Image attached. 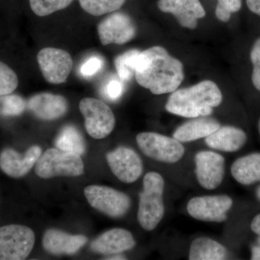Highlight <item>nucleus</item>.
Returning a JSON list of instances; mask_svg holds the SVG:
<instances>
[{
  "instance_id": "f257e3e1",
  "label": "nucleus",
  "mask_w": 260,
  "mask_h": 260,
  "mask_svg": "<svg viewBox=\"0 0 260 260\" xmlns=\"http://www.w3.org/2000/svg\"><path fill=\"white\" fill-rule=\"evenodd\" d=\"M140 86L154 95L172 93L184 79V64L162 47L140 51L135 72Z\"/></svg>"
},
{
  "instance_id": "f03ea898",
  "label": "nucleus",
  "mask_w": 260,
  "mask_h": 260,
  "mask_svg": "<svg viewBox=\"0 0 260 260\" xmlns=\"http://www.w3.org/2000/svg\"><path fill=\"white\" fill-rule=\"evenodd\" d=\"M222 102L223 94L218 85L207 80L173 92L165 108L170 114L194 119L211 115L214 108L218 107Z\"/></svg>"
},
{
  "instance_id": "7ed1b4c3",
  "label": "nucleus",
  "mask_w": 260,
  "mask_h": 260,
  "mask_svg": "<svg viewBox=\"0 0 260 260\" xmlns=\"http://www.w3.org/2000/svg\"><path fill=\"white\" fill-rule=\"evenodd\" d=\"M165 181L158 172L145 174L143 190L140 193L138 220L140 226L147 232L156 229L165 213L164 192Z\"/></svg>"
},
{
  "instance_id": "20e7f679",
  "label": "nucleus",
  "mask_w": 260,
  "mask_h": 260,
  "mask_svg": "<svg viewBox=\"0 0 260 260\" xmlns=\"http://www.w3.org/2000/svg\"><path fill=\"white\" fill-rule=\"evenodd\" d=\"M35 172L42 179L78 177L84 174V164L78 154L50 148L42 154L35 165Z\"/></svg>"
},
{
  "instance_id": "39448f33",
  "label": "nucleus",
  "mask_w": 260,
  "mask_h": 260,
  "mask_svg": "<svg viewBox=\"0 0 260 260\" xmlns=\"http://www.w3.org/2000/svg\"><path fill=\"white\" fill-rule=\"evenodd\" d=\"M35 244V234L21 224L11 223L0 227V260L26 259Z\"/></svg>"
},
{
  "instance_id": "423d86ee",
  "label": "nucleus",
  "mask_w": 260,
  "mask_h": 260,
  "mask_svg": "<svg viewBox=\"0 0 260 260\" xmlns=\"http://www.w3.org/2000/svg\"><path fill=\"white\" fill-rule=\"evenodd\" d=\"M137 143L140 150L148 158L166 164H175L185 154L182 143L174 138L151 132L137 135Z\"/></svg>"
},
{
  "instance_id": "0eeeda50",
  "label": "nucleus",
  "mask_w": 260,
  "mask_h": 260,
  "mask_svg": "<svg viewBox=\"0 0 260 260\" xmlns=\"http://www.w3.org/2000/svg\"><path fill=\"white\" fill-rule=\"evenodd\" d=\"M79 108L90 136L94 139H104L112 133L115 116L106 103L93 98H85L80 101Z\"/></svg>"
},
{
  "instance_id": "6e6552de",
  "label": "nucleus",
  "mask_w": 260,
  "mask_h": 260,
  "mask_svg": "<svg viewBox=\"0 0 260 260\" xmlns=\"http://www.w3.org/2000/svg\"><path fill=\"white\" fill-rule=\"evenodd\" d=\"M84 194L94 209L111 218L124 216L131 207V200L125 193L106 186H88Z\"/></svg>"
},
{
  "instance_id": "1a4fd4ad",
  "label": "nucleus",
  "mask_w": 260,
  "mask_h": 260,
  "mask_svg": "<svg viewBox=\"0 0 260 260\" xmlns=\"http://www.w3.org/2000/svg\"><path fill=\"white\" fill-rule=\"evenodd\" d=\"M234 200L226 194L195 197L188 202L186 210L191 218L200 221L222 223L228 219Z\"/></svg>"
},
{
  "instance_id": "9d476101",
  "label": "nucleus",
  "mask_w": 260,
  "mask_h": 260,
  "mask_svg": "<svg viewBox=\"0 0 260 260\" xmlns=\"http://www.w3.org/2000/svg\"><path fill=\"white\" fill-rule=\"evenodd\" d=\"M37 61L44 79L55 85L65 83L73 68L71 55L57 48L42 49L38 54Z\"/></svg>"
},
{
  "instance_id": "9b49d317",
  "label": "nucleus",
  "mask_w": 260,
  "mask_h": 260,
  "mask_svg": "<svg viewBox=\"0 0 260 260\" xmlns=\"http://www.w3.org/2000/svg\"><path fill=\"white\" fill-rule=\"evenodd\" d=\"M194 162L195 174L202 187L213 190L222 184L225 173V160L223 155L203 150L195 155Z\"/></svg>"
},
{
  "instance_id": "f8f14e48",
  "label": "nucleus",
  "mask_w": 260,
  "mask_h": 260,
  "mask_svg": "<svg viewBox=\"0 0 260 260\" xmlns=\"http://www.w3.org/2000/svg\"><path fill=\"white\" fill-rule=\"evenodd\" d=\"M107 160L115 177L126 184L135 182L143 174L142 159L133 149L119 147L107 153Z\"/></svg>"
},
{
  "instance_id": "ddd939ff",
  "label": "nucleus",
  "mask_w": 260,
  "mask_h": 260,
  "mask_svg": "<svg viewBox=\"0 0 260 260\" xmlns=\"http://www.w3.org/2000/svg\"><path fill=\"white\" fill-rule=\"evenodd\" d=\"M98 34L102 45H121L134 39L136 27L129 15L124 13H114L99 24Z\"/></svg>"
},
{
  "instance_id": "4468645a",
  "label": "nucleus",
  "mask_w": 260,
  "mask_h": 260,
  "mask_svg": "<svg viewBox=\"0 0 260 260\" xmlns=\"http://www.w3.org/2000/svg\"><path fill=\"white\" fill-rule=\"evenodd\" d=\"M42 154V148L38 145H32L24 153L10 147L5 148L0 152V169L10 178H23L30 172Z\"/></svg>"
},
{
  "instance_id": "2eb2a0df",
  "label": "nucleus",
  "mask_w": 260,
  "mask_h": 260,
  "mask_svg": "<svg viewBox=\"0 0 260 260\" xmlns=\"http://www.w3.org/2000/svg\"><path fill=\"white\" fill-rule=\"evenodd\" d=\"M158 7L162 13L175 17L183 28L194 30L198 20L206 15L200 0H158Z\"/></svg>"
},
{
  "instance_id": "dca6fc26",
  "label": "nucleus",
  "mask_w": 260,
  "mask_h": 260,
  "mask_svg": "<svg viewBox=\"0 0 260 260\" xmlns=\"http://www.w3.org/2000/svg\"><path fill=\"white\" fill-rule=\"evenodd\" d=\"M27 108L39 119L55 120L68 112V102L61 95L42 93L30 97L27 102Z\"/></svg>"
},
{
  "instance_id": "f3484780",
  "label": "nucleus",
  "mask_w": 260,
  "mask_h": 260,
  "mask_svg": "<svg viewBox=\"0 0 260 260\" xmlns=\"http://www.w3.org/2000/svg\"><path fill=\"white\" fill-rule=\"evenodd\" d=\"M249 136L246 130L234 125L220 126L209 136L205 143L210 148L225 153H236L246 146Z\"/></svg>"
},
{
  "instance_id": "a211bd4d",
  "label": "nucleus",
  "mask_w": 260,
  "mask_h": 260,
  "mask_svg": "<svg viewBox=\"0 0 260 260\" xmlns=\"http://www.w3.org/2000/svg\"><path fill=\"white\" fill-rule=\"evenodd\" d=\"M136 242L132 233L124 229H113L102 234L91 243L95 252L105 255L121 254L135 247Z\"/></svg>"
},
{
  "instance_id": "6ab92c4d",
  "label": "nucleus",
  "mask_w": 260,
  "mask_h": 260,
  "mask_svg": "<svg viewBox=\"0 0 260 260\" xmlns=\"http://www.w3.org/2000/svg\"><path fill=\"white\" fill-rule=\"evenodd\" d=\"M88 242L83 235H70L62 231L49 229L43 238V246L54 255H71L78 252Z\"/></svg>"
},
{
  "instance_id": "aec40b11",
  "label": "nucleus",
  "mask_w": 260,
  "mask_h": 260,
  "mask_svg": "<svg viewBox=\"0 0 260 260\" xmlns=\"http://www.w3.org/2000/svg\"><path fill=\"white\" fill-rule=\"evenodd\" d=\"M234 180L241 185L260 184V152H252L236 159L231 167Z\"/></svg>"
},
{
  "instance_id": "412c9836",
  "label": "nucleus",
  "mask_w": 260,
  "mask_h": 260,
  "mask_svg": "<svg viewBox=\"0 0 260 260\" xmlns=\"http://www.w3.org/2000/svg\"><path fill=\"white\" fill-rule=\"evenodd\" d=\"M220 126V122L213 118L201 116L181 124L173 134V138L181 143H189L205 138Z\"/></svg>"
},
{
  "instance_id": "4be33fe9",
  "label": "nucleus",
  "mask_w": 260,
  "mask_h": 260,
  "mask_svg": "<svg viewBox=\"0 0 260 260\" xmlns=\"http://www.w3.org/2000/svg\"><path fill=\"white\" fill-rule=\"evenodd\" d=\"M226 248L209 237H199L191 242L189 259L223 260L228 256Z\"/></svg>"
},
{
  "instance_id": "5701e85b",
  "label": "nucleus",
  "mask_w": 260,
  "mask_h": 260,
  "mask_svg": "<svg viewBox=\"0 0 260 260\" xmlns=\"http://www.w3.org/2000/svg\"><path fill=\"white\" fill-rule=\"evenodd\" d=\"M56 148L63 151L83 155L85 152V143L79 130L73 125L64 126L59 132L55 140Z\"/></svg>"
},
{
  "instance_id": "b1692460",
  "label": "nucleus",
  "mask_w": 260,
  "mask_h": 260,
  "mask_svg": "<svg viewBox=\"0 0 260 260\" xmlns=\"http://www.w3.org/2000/svg\"><path fill=\"white\" fill-rule=\"evenodd\" d=\"M248 62V84L260 96V34L251 41L246 52Z\"/></svg>"
},
{
  "instance_id": "393cba45",
  "label": "nucleus",
  "mask_w": 260,
  "mask_h": 260,
  "mask_svg": "<svg viewBox=\"0 0 260 260\" xmlns=\"http://www.w3.org/2000/svg\"><path fill=\"white\" fill-rule=\"evenodd\" d=\"M140 53L137 49H132L116 58L114 64L119 78L122 81H129L134 76Z\"/></svg>"
},
{
  "instance_id": "a878e982",
  "label": "nucleus",
  "mask_w": 260,
  "mask_h": 260,
  "mask_svg": "<svg viewBox=\"0 0 260 260\" xmlns=\"http://www.w3.org/2000/svg\"><path fill=\"white\" fill-rule=\"evenodd\" d=\"M126 0H79L81 8L88 14L101 16L120 9Z\"/></svg>"
},
{
  "instance_id": "bb28decb",
  "label": "nucleus",
  "mask_w": 260,
  "mask_h": 260,
  "mask_svg": "<svg viewBox=\"0 0 260 260\" xmlns=\"http://www.w3.org/2000/svg\"><path fill=\"white\" fill-rule=\"evenodd\" d=\"M27 102L17 94L0 95V117H15L23 114Z\"/></svg>"
},
{
  "instance_id": "cd10ccee",
  "label": "nucleus",
  "mask_w": 260,
  "mask_h": 260,
  "mask_svg": "<svg viewBox=\"0 0 260 260\" xmlns=\"http://www.w3.org/2000/svg\"><path fill=\"white\" fill-rule=\"evenodd\" d=\"M73 0H29L32 11L38 16H47L68 8Z\"/></svg>"
},
{
  "instance_id": "c85d7f7f",
  "label": "nucleus",
  "mask_w": 260,
  "mask_h": 260,
  "mask_svg": "<svg viewBox=\"0 0 260 260\" xmlns=\"http://www.w3.org/2000/svg\"><path fill=\"white\" fill-rule=\"evenodd\" d=\"M18 86V75L8 64L0 61V95L13 93Z\"/></svg>"
},
{
  "instance_id": "c756f323",
  "label": "nucleus",
  "mask_w": 260,
  "mask_h": 260,
  "mask_svg": "<svg viewBox=\"0 0 260 260\" xmlns=\"http://www.w3.org/2000/svg\"><path fill=\"white\" fill-rule=\"evenodd\" d=\"M242 8V0H218L215 15L223 23H228L232 15L239 13Z\"/></svg>"
},
{
  "instance_id": "7c9ffc66",
  "label": "nucleus",
  "mask_w": 260,
  "mask_h": 260,
  "mask_svg": "<svg viewBox=\"0 0 260 260\" xmlns=\"http://www.w3.org/2000/svg\"><path fill=\"white\" fill-rule=\"evenodd\" d=\"M120 78H112L103 84L101 93L103 97L110 102H116L120 99L124 91V85Z\"/></svg>"
},
{
  "instance_id": "2f4dec72",
  "label": "nucleus",
  "mask_w": 260,
  "mask_h": 260,
  "mask_svg": "<svg viewBox=\"0 0 260 260\" xmlns=\"http://www.w3.org/2000/svg\"><path fill=\"white\" fill-rule=\"evenodd\" d=\"M105 61L102 56L93 54L88 56L80 65L79 73L84 78H90L95 76L104 68Z\"/></svg>"
},
{
  "instance_id": "473e14b6",
  "label": "nucleus",
  "mask_w": 260,
  "mask_h": 260,
  "mask_svg": "<svg viewBox=\"0 0 260 260\" xmlns=\"http://www.w3.org/2000/svg\"><path fill=\"white\" fill-rule=\"evenodd\" d=\"M249 229L255 237V243L260 245V212L252 217L249 222Z\"/></svg>"
},
{
  "instance_id": "72a5a7b5",
  "label": "nucleus",
  "mask_w": 260,
  "mask_h": 260,
  "mask_svg": "<svg viewBox=\"0 0 260 260\" xmlns=\"http://www.w3.org/2000/svg\"><path fill=\"white\" fill-rule=\"evenodd\" d=\"M248 10L260 19V0H245Z\"/></svg>"
},
{
  "instance_id": "f704fd0d",
  "label": "nucleus",
  "mask_w": 260,
  "mask_h": 260,
  "mask_svg": "<svg viewBox=\"0 0 260 260\" xmlns=\"http://www.w3.org/2000/svg\"><path fill=\"white\" fill-rule=\"evenodd\" d=\"M251 260H260V245L256 243H252L250 245Z\"/></svg>"
},
{
  "instance_id": "c9c22d12",
  "label": "nucleus",
  "mask_w": 260,
  "mask_h": 260,
  "mask_svg": "<svg viewBox=\"0 0 260 260\" xmlns=\"http://www.w3.org/2000/svg\"><path fill=\"white\" fill-rule=\"evenodd\" d=\"M254 194H255L256 200L260 203V184L256 186L255 190H254Z\"/></svg>"
},
{
  "instance_id": "e433bc0d",
  "label": "nucleus",
  "mask_w": 260,
  "mask_h": 260,
  "mask_svg": "<svg viewBox=\"0 0 260 260\" xmlns=\"http://www.w3.org/2000/svg\"><path fill=\"white\" fill-rule=\"evenodd\" d=\"M256 130H257V133L260 138V114L259 117H258L257 122H256Z\"/></svg>"
}]
</instances>
